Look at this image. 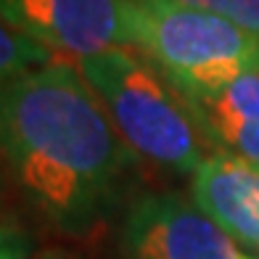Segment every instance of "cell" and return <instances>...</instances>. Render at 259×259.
<instances>
[{
	"instance_id": "6da1fadb",
	"label": "cell",
	"mask_w": 259,
	"mask_h": 259,
	"mask_svg": "<svg viewBox=\"0 0 259 259\" xmlns=\"http://www.w3.org/2000/svg\"><path fill=\"white\" fill-rule=\"evenodd\" d=\"M0 156L27 201L66 235L109 220L138 167L101 98L64 61L0 82Z\"/></svg>"
},
{
	"instance_id": "7a4b0ae2",
	"label": "cell",
	"mask_w": 259,
	"mask_h": 259,
	"mask_svg": "<svg viewBox=\"0 0 259 259\" xmlns=\"http://www.w3.org/2000/svg\"><path fill=\"white\" fill-rule=\"evenodd\" d=\"M77 69L140 159L193 178L206 159L204 138L178 90L143 53L109 48L79 58Z\"/></svg>"
},
{
	"instance_id": "3957f363",
	"label": "cell",
	"mask_w": 259,
	"mask_h": 259,
	"mask_svg": "<svg viewBox=\"0 0 259 259\" xmlns=\"http://www.w3.org/2000/svg\"><path fill=\"white\" fill-rule=\"evenodd\" d=\"M133 45L180 93H209L259 64V37L175 0H130Z\"/></svg>"
},
{
	"instance_id": "277c9868",
	"label": "cell",
	"mask_w": 259,
	"mask_h": 259,
	"mask_svg": "<svg viewBox=\"0 0 259 259\" xmlns=\"http://www.w3.org/2000/svg\"><path fill=\"white\" fill-rule=\"evenodd\" d=\"M119 259H243L230 235L178 193H143L127 204Z\"/></svg>"
},
{
	"instance_id": "5b68a950",
	"label": "cell",
	"mask_w": 259,
	"mask_h": 259,
	"mask_svg": "<svg viewBox=\"0 0 259 259\" xmlns=\"http://www.w3.org/2000/svg\"><path fill=\"white\" fill-rule=\"evenodd\" d=\"M0 21L77 61L133 45L130 0H0Z\"/></svg>"
},
{
	"instance_id": "8992f818",
	"label": "cell",
	"mask_w": 259,
	"mask_h": 259,
	"mask_svg": "<svg viewBox=\"0 0 259 259\" xmlns=\"http://www.w3.org/2000/svg\"><path fill=\"white\" fill-rule=\"evenodd\" d=\"M180 98L204 140L259 172V64L209 93Z\"/></svg>"
},
{
	"instance_id": "52a82bcc",
	"label": "cell",
	"mask_w": 259,
	"mask_h": 259,
	"mask_svg": "<svg viewBox=\"0 0 259 259\" xmlns=\"http://www.w3.org/2000/svg\"><path fill=\"white\" fill-rule=\"evenodd\" d=\"M191 201L235 243L259 251V172L225 151L209 154L191 178Z\"/></svg>"
},
{
	"instance_id": "ba28073f",
	"label": "cell",
	"mask_w": 259,
	"mask_h": 259,
	"mask_svg": "<svg viewBox=\"0 0 259 259\" xmlns=\"http://www.w3.org/2000/svg\"><path fill=\"white\" fill-rule=\"evenodd\" d=\"M53 61V51L34 42L0 21V82H8L24 72Z\"/></svg>"
},
{
	"instance_id": "9c48e42d",
	"label": "cell",
	"mask_w": 259,
	"mask_h": 259,
	"mask_svg": "<svg viewBox=\"0 0 259 259\" xmlns=\"http://www.w3.org/2000/svg\"><path fill=\"white\" fill-rule=\"evenodd\" d=\"M175 3L225 16V19L235 21L238 27L254 32L259 37V0H175Z\"/></svg>"
},
{
	"instance_id": "30bf717a",
	"label": "cell",
	"mask_w": 259,
	"mask_h": 259,
	"mask_svg": "<svg viewBox=\"0 0 259 259\" xmlns=\"http://www.w3.org/2000/svg\"><path fill=\"white\" fill-rule=\"evenodd\" d=\"M32 256V238L19 230L16 225L0 222V259H29Z\"/></svg>"
},
{
	"instance_id": "8fae6325",
	"label": "cell",
	"mask_w": 259,
	"mask_h": 259,
	"mask_svg": "<svg viewBox=\"0 0 259 259\" xmlns=\"http://www.w3.org/2000/svg\"><path fill=\"white\" fill-rule=\"evenodd\" d=\"M243 259H256V256H249V254H243Z\"/></svg>"
}]
</instances>
